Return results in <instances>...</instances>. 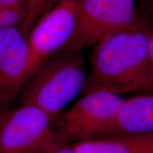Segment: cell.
Instances as JSON below:
<instances>
[{
    "label": "cell",
    "mask_w": 153,
    "mask_h": 153,
    "mask_svg": "<svg viewBox=\"0 0 153 153\" xmlns=\"http://www.w3.org/2000/svg\"><path fill=\"white\" fill-rule=\"evenodd\" d=\"M148 58L149 67V78L145 94H153V19L150 22V32L148 41Z\"/></svg>",
    "instance_id": "12"
},
{
    "label": "cell",
    "mask_w": 153,
    "mask_h": 153,
    "mask_svg": "<svg viewBox=\"0 0 153 153\" xmlns=\"http://www.w3.org/2000/svg\"><path fill=\"white\" fill-rule=\"evenodd\" d=\"M88 74L84 59L77 52L62 51L45 61L22 89L20 105H31L52 119L80 93H83Z\"/></svg>",
    "instance_id": "2"
},
{
    "label": "cell",
    "mask_w": 153,
    "mask_h": 153,
    "mask_svg": "<svg viewBox=\"0 0 153 153\" xmlns=\"http://www.w3.org/2000/svg\"><path fill=\"white\" fill-rule=\"evenodd\" d=\"M137 0H78V19L73 38L63 51L78 52L94 47L120 30L134 28L141 18Z\"/></svg>",
    "instance_id": "3"
},
{
    "label": "cell",
    "mask_w": 153,
    "mask_h": 153,
    "mask_svg": "<svg viewBox=\"0 0 153 153\" xmlns=\"http://www.w3.org/2000/svg\"><path fill=\"white\" fill-rule=\"evenodd\" d=\"M33 74L27 36L19 27L0 29V112L20 96Z\"/></svg>",
    "instance_id": "7"
},
{
    "label": "cell",
    "mask_w": 153,
    "mask_h": 153,
    "mask_svg": "<svg viewBox=\"0 0 153 153\" xmlns=\"http://www.w3.org/2000/svg\"><path fill=\"white\" fill-rule=\"evenodd\" d=\"M53 1V0H27L26 19L22 24V27H19L25 36L28 37L30 30L37 22L48 4Z\"/></svg>",
    "instance_id": "10"
},
{
    "label": "cell",
    "mask_w": 153,
    "mask_h": 153,
    "mask_svg": "<svg viewBox=\"0 0 153 153\" xmlns=\"http://www.w3.org/2000/svg\"><path fill=\"white\" fill-rule=\"evenodd\" d=\"M26 17V4L7 7L0 11V29L18 27Z\"/></svg>",
    "instance_id": "11"
},
{
    "label": "cell",
    "mask_w": 153,
    "mask_h": 153,
    "mask_svg": "<svg viewBox=\"0 0 153 153\" xmlns=\"http://www.w3.org/2000/svg\"><path fill=\"white\" fill-rule=\"evenodd\" d=\"M70 145L74 153H146L153 149V133L89 139Z\"/></svg>",
    "instance_id": "9"
},
{
    "label": "cell",
    "mask_w": 153,
    "mask_h": 153,
    "mask_svg": "<svg viewBox=\"0 0 153 153\" xmlns=\"http://www.w3.org/2000/svg\"><path fill=\"white\" fill-rule=\"evenodd\" d=\"M52 121L31 105L0 112V153L46 152L57 143Z\"/></svg>",
    "instance_id": "5"
},
{
    "label": "cell",
    "mask_w": 153,
    "mask_h": 153,
    "mask_svg": "<svg viewBox=\"0 0 153 153\" xmlns=\"http://www.w3.org/2000/svg\"><path fill=\"white\" fill-rule=\"evenodd\" d=\"M3 9V6L2 3H1V0H0V11H1Z\"/></svg>",
    "instance_id": "17"
},
{
    "label": "cell",
    "mask_w": 153,
    "mask_h": 153,
    "mask_svg": "<svg viewBox=\"0 0 153 153\" xmlns=\"http://www.w3.org/2000/svg\"><path fill=\"white\" fill-rule=\"evenodd\" d=\"M150 28V22L143 16L134 28L112 34L93 47L84 94L94 91L146 93Z\"/></svg>",
    "instance_id": "1"
},
{
    "label": "cell",
    "mask_w": 153,
    "mask_h": 153,
    "mask_svg": "<svg viewBox=\"0 0 153 153\" xmlns=\"http://www.w3.org/2000/svg\"><path fill=\"white\" fill-rule=\"evenodd\" d=\"M78 1V0H53V1Z\"/></svg>",
    "instance_id": "16"
},
{
    "label": "cell",
    "mask_w": 153,
    "mask_h": 153,
    "mask_svg": "<svg viewBox=\"0 0 153 153\" xmlns=\"http://www.w3.org/2000/svg\"><path fill=\"white\" fill-rule=\"evenodd\" d=\"M146 153H153V149L150 151H148V152H147Z\"/></svg>",
    "instance_id": "18"
},
{
    "label": "cell",
    "mask_w": 153,
    "mask_h": 153,
    "mask_svg": "<svg viewBox=\"0 0 153 153\" xmlns=\"http://www.w3.org/2000/svg\"><path fill=\"white\" fill-rule=\"evenodd\" d=\"M124 99L120 95L104 91L85 94L53 127L57 143L72 145L99 138Z\"/></svg>",
    "instance_id": "4"
},
{
    "label": "cell",
    "mask_w": 153,
    "mask_h": 153,
    "mask_svg": "<svg viewBox=\"0 0 153 153\" xmlns=\"http://www.w3.org/2000/svg\"><path fill=\"white\" fill-rule=\"evenodd\" d=\"M45 153H74L71 145L57 143L51 150Z\"/></svg>",
    "instance_id": "13"
},
{
    "label": "cell",
    "mask_w": 153,
    "mask_h": 153,
    "mask_svg": "<svg viewBox=\"0 0 153 153\" xmlns=\"http://www.w3.org/2000/svg\"><path fill=\"white\" fill-rule=\"evenodd\" d=\"M150 133H153V94H145L124 99L99 138Z\"/></svg>",
    "instance_id": "8"
},
{
    "label": "cell",
    "mask_w": 153,
    "mask_h": 153,
    "mask_svg": "<svg viewBox=\"0 0 153 153\" xmlns=\"http://www.w3.org/2000/svg\"><path fill=\"white\" fill-rule=\"evenodd\" d=\"M77 1H62L43 15L28 33L33 73L52 55L65 49L76 28Z\"/></svg>",
    "instance_id": "6"
},
{
    "label": "cell",
    "mask_w": 153,
    "mask_h": 153,
    "mask_svg": "<svg viewBox=\"0 0 153 153\" xmlns=\"http://www.w3.org/2000/svg\"><path fill=\"white\" fill-rule=\"evenodd\" d=\"M3 9L7 7H17V6L26 5L27 0H1Z\"/></svg>",
    "instance_id": "14"
},
{
    "label": "cell",
    "mask_w": 153,
    "mask_h": 153,
    "mask_svg": "<svg viewBox=\"0 0 153 153\" xmlns=\"http://www.w3.org/2000/svg\"><path fill=\"white\" fill-rule=\"evenodd\" d=\"M144 6L146 11L148 13L151 18L153 19V0H143Z\"/></svg>",
    "instance_id": "15"
}]
</instances>
